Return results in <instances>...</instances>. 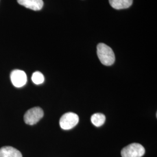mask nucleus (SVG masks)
<instances>
[{
	"mask_svg": "<svg viewBox=\"0 0 157 157\" xmlns=\"http://www.w3.org/2000/svg\"><path fill=\"white\" fill-rule=\"evenodd\" d=\"M97 49V56L101 63L105 66L112 65L115 62V57L111 48L104 43H100Z\"/></svg>",
	"mask_w": 157,
	"mask_h": 157,
	"instance_id": "nucleus-1",
	"label": "nucleus"
},
{
	"mask_svg": "<svg viewBox=\"0 0 157 157\" xmlns=\"http://www.w3.org/2000/svg\"><path fill=\"white\" fill-rule=\"evenodd\" d=\"M145 154L144 147L139 143H132L124 147L121 151L122 157H141Z\"/></svg>",
	"mask_w": 157,
	"mask_h": 157,
	"instance_id": "nucleus-2",
	"label": "nucleus"
},
{
	"mask_svg": "<svg viewBox=\"0 0 157 157\" xmlns=\"http://www.w3.org/2000/svg\"><path fill=\"white\" fill-rule=\"evenodd\" d=\"M44 116L43 110L40 107H34L29 109L24 115L25 122L29 125L37 124Z\"/></svg>",
	"mask_w": 157,
	"mask_h": 157,
	"instance_id": "nucleus-3",
	"label": "nucleus"
},
{
	"mask_svg": "<svg viewBox=\"0 0 157 157\" xmlns=\"http://www.w3.org/2000/svg\"><path fill=\"white\" fill-rule=\"evenodd\" d=\"M78 122V115L73 112H67L63 115L59 121L60 126L63 130L74 128Z\"/></svg>",
	"mask_w": 157,
	"mask_h": 157,
	"instance_id": "nucleus-4",
	"label": "nucleus"
},
{
	"mask_svg": "<svg viewBox=\"0 0 157 157\" xmlns=\"http://www.w3.org/2000/svg\"><path fill=\"white\" fill-rule=\"evenodd\" d=\"M11 80L13 85L16 87H22L27 82L26 73L19 69L13 70L11 73Z\"/></svg>",
	"mask_w": 157,
	"mask_h": 157,
	"instance_id": "nucleus-5",
	"label": "nucleus"
},
{
	"mask_svg": "<svg viewBox=\"0 0 157 157\" xmlns=\"http://www.w3.org/2000/svg\"><path fill=\"white\" fill-rule=\"evenodd\" d=\"M19 4L33 11L41 10L44 5L43 0H17Z\"/></svg>",
	"mask_w": 157,
	"mask_h": 157,
	"instance_id": "nucleus-6",
	"label": "nucleus"
},
{
	"mask_svg": "<svg viewBox=\"0 0 157 157\" xmlns=\"http://www.w3.org/2000/svg\"><path fill=\"white\" fill-rule=\"evenodd\" d=\"M0 157H22L21 152L11 146H5L0 148Z\"/></svg>",
	"mask_w": 157,
	"mask_h": 157,
	"instance_id": "nucleus-7",
	"label": "nucleus"
},
{
	"mask_svg": "<svg viewBox=\"0 0 157 157\" xmlns=\"http://www.w3.org/2000/svg\"><path fill=\"white\" fill-rule=\"evenodd\" d=\"M112 8L116 10L126 9L130 7L133 3V0H109Z\"/></svg>",
	"mask_w": 157,
	"mask_h": 157,
	"instance_id": "nucleus-8",
	"label": "nucleus"
},
{
	"mask_svg": "<svg viewBox=\"0 0 157 157\" xmlns=\"http://www.w3.org/2000/svg\"><path fill=\"white\" fill-rule=\"evenodd\" d=\"M91 121L96 127H100L104 124L105 121V117L101 113H96L91 116Z\"/></svg>",
	"mask_w": 157,
	"mask_h": 157,
	"instance_id": "nucleus-9",
	"label": "nucleus"
},
{
	"mask_svg": "<svg viewBox=\"0 0 157 157\" xmlns=\"http://www.w3.org/2000/svg\"><path fill=\"white\" fill-rule=\"evenodd\" d=\"M32 80L34 84H42L44 81V77L42 73L37 71L33 73Z\"/></svg>",
	"mask_w": 157,
	"mask_h": 157,
	"instance_id": "nucleus-10",
	"label": "nucleus"
}]
</instances>
